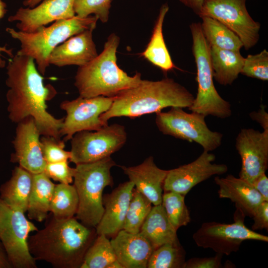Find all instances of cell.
Returning a JSON list of instances; mask_svg holds the SVG:
<instances>
[{
  "mask_svg": "<svg viewBox=\"0 0 268 268\" xmlns=\"http://www.w3.org/2000/svg\"><path fill=\"white\" fill-rule=\"evenodd\" d=\"M6 69L9 119L17 124L32 117L41 135L60 138L64 118L57 119L51 115L47 105L57 92L52 85L44 84V77L34 60L16 54L9 60Z\"/></svg>",
  "mask_w": 268,
  "mask_h": 268,
  "instance_id": "cell-1",
  "label": "cell"
},
{
  "mask_svg": "<svg viewBox=\"0 0 268 268\" xmlns=\"http://www.w3.org/2000/svg\"><path fill=\"white\" fill-rule=\"evenodd\" d=\"M94 228L75 217L60 219L53 216L44 228L29 237L30 253L36 260L46 261L54 268H80L97 235Z\"/></svg>",
  "mask_w": 268,
  "mask_h": 268,
  "instance_id": "cell-2",
  "label": "cell"
},
{
  "mask_svg": "<svg viewBox=\"0 0 268 268\" xmlns=\"http://www.w3.org/2000/svg\"><path fill=\"white\" fill-rule=\"evenodd\" d=\"M195 97L174 79L141 80L136 86L114 97L110 109L100 116L105 123L114 117L135 118L158 113L167 107L189 108Z\"/></svg>",
  "mask_w": 268,
  "mask_h": 268,
  "instance_id": "cell-3",
  "label": "cell"
},
{
  "mask_svg": "<svg viewBox=\"0 0 268 268\" xmlns=\"http://www.w3.org/2000/svg\"><path fill=\"white\" fill-rule=\"evenodd\" d=\"M119 43L120 38L115 33L111 34L103 51L86 65L79 67L74 85L80 96L115 97L140 82V73L137 72L130 76L117 65L116 52Z\"/></svg>",
  "mask_w": 268,
  "mask_h": 268,
  "instance_id": "cell-4",
  "label": "cell"
},
{
  "mask_svg": "<svg viewBox=\"0 0 268 268\" xmlns=\"http://www.w3.org/2000/svg\"><path fill=\"white\" fill-rule=\"evenodd\" d=\"M98 18L89 15L82 18L75 15L67 19L55 21L49 26H42L32 32L7 27L6 31L20 43L16 54L33 58L42 75L49 66V57L53 50L70 37L86 30L95 29Z\"/></svg>",
  "mask_w": 268,
  "mask_h": 268,
  "instance_id": "cell-5",
  "label": "cell"
},
{
  "mask_svg": "<svg viewBox=\"0 0 268 268\" xmlns=\"http://www.w3.org/2000/svg\"><path fill=\"white\" fill-rule=\"evenodd\" d=\"M116 165L110 156L74 168L73 185L79 201L75 217L87 227L95 228L103 215V192L113 184L111 169Z\"/></svg>",
  "mask_w": 268,
  "mask_h": 268,
  "instance_id": "cell-6",
  "label": "cell"
},
{
  "mask_svg": "<svg viewBox=\"0 0 268 268\" xmlns=\"http://www.w3.org/2000/svg\"><path fill=\"white\" fill-rule=\"evenodd\" d=\"M190 27L193 42V53L197 67L198 92L189 109L205 117L211 115L220 119L227 118L232 114L231 106L220 96L215 87L210 57V46L202 32L201 23H192Z\"/></svg>",
  "mask_w": 268,
  "mask_h": 268,
  "instance_id": "cell-7",
  "label": "cell"
},
{
  "mask_svg": "<svg viewBox=\"0 0 268 268\" xmlns=\"http://www.w3.org/2000/svg\"><path fill=\"white\" fill-rule=\"evenodd\" d=\"M24 213L0 198V241L12 268H36L28 240L29 234L38 229Z\"/></svg>",
  "mask_w": 268,
  "mask_h": 268,
  "instance_id": "cell-8",
  "label": "cell"
},
{
  "mask_svg": "<svg viewBox=\"0 0 268 268\" xmlns=\"http://www.w3.org/2000/svg\"><path fill=\"white\" fill-rule=\"evenodd\" d=\"M205 117L196 112L187 113L182 108L171 107L167 112L157 113L155 123L163 134L195 142L210 152L221 145L223 134L210 130Z\"/></svg>",
  "mask_w": 268,
  "mask_h": 268,
  "instance_id": "cell-9",
  "label": "cell"
},
{
  "mask_svg": "<svg viewBox=\"0 0 268 268\" xmlns=\"http://www.w3.org/2000/svg\"><path fill=\"white\" fill-rule=\"evenodd\" d=\"M127 139L125 127L117 124L107 125L94 132H78L70 139L69 161L76 165L110 157L124 146Z\"/></svg>",
  "mask_w": 268,
  "mask_h": 268,
  "instance_id": "cell-10",
  "label": "cell"
},
{
  "mask_svg": "<svg viewBox=\"0 0 268 268\" xmlns=\"http://www.w3.org/2000/svg\"><path fill=\"white\" fill-rule=\"evenodd\" d=\"M231 224L215 221L203 223L194 233L193 239L199 247L211 249L216 254L227 256L237 252L244 241L268 242L267 236L247 227L244 220L236 219Z\"/></svg>",
  "mask_w": 268,
  "mask_h": 268,
  "instance_id": "cell-11",
  "label": "cell"
},
{
  "mask_svg": "<svg viewBox=\"0 0 268 268\" xmlns=\"http://www.w3.org/2000/svg\"><path fill=\"white\" fill-rule=\"evenodd\" d=\"M246 2V0H204L199 16L211 17L224 24L248 50L259 41L261 25L251 17Z\"/></svg>",
  "mask_w": 268,
  "mask_h": 268,
  "instance_id": "cell-12",
  "label": "cell"
},
{
  "mask_svg": "<svg viewBox=\"0 0 268 268\" xmlns=\"http://www.w3.org/2000/svg\"><path fill=\"white\" fill-rule=\"evenodd\" d=\"M114 99V97L103 96L89 98L79 96L61 102L60 107L67 115L60 130L61 136H64V140L67 141L78 132L97 131L107 125L100 116L110 109Z\"/></svg>",
  "mask_w": 268,
  "mask_h": 268,
  "instance_id": "cell-13",
  "label": "cell"
},
{
  "mask_svg": "<svg viewBox=\"0 0 268 268\" xmlns=\"http://www.w3.org/2000/svg\"><path fill=\"white\" fill-rule=\"evenodd\" d=\"M215 156L208 151L202 153L194 161L168 170L164 180V192L171 191L186 196L197 184L214 175L225 173L228 167L213 163Z\"/></svg>",
  "mask_w": 268,
  "mask_h": 268,
  "instance_id": "cell-14",
  "label": "cell"
},
{
  "mask_svg": "<svg viewBox=\"0 0 268 268\" xmlns=\"http://www.w3.org/2000/svg\"><path fill=\"white\" fill-rule=\"evenodd\" d=\"M236 148L241 159L239 177L251 184L268 168V131L242 129L236 139Z\"/></svg>",
  "mask_w": 268,
  "mask_h": 268,
  "instance_id": "cell-15",
  "label": "cell"
},
{
  "mask_svg": "<svg viewBox=\"0 0 268 268\" xmlns=\"http://www.w3.org/2000/svg\"><path fill=\"white\" fill-rule=\"evenodd\" d=\"M41 134L32 117L17 123L12 141L14 152L10 161L34 174L43 172L46 165L40 143Z\"/></svg>",
  "mask_w": 268,
  "mask_h": 268,
  "instance_id": "cell-16",
  "label": "cell"
},
{
  "mask_svg": "<svg viewBox=\"0 0 268 268\" xmlns=\"http://www.w3.org/2000/svg\"><path fill=\"white\" fill-rule=\"evenodd\" d=\"M74 0H43L33 8L21 7L8 17L9 22H17L18 30L32 32L42 26L60 19H67L75 15Z\"/></svg>",
  "mask_w": 268,
  "mask_h": 268,
  "instance_id": "cell-17",
  "label": "cell"
},
{
  "mask_svg": "<svg viewBox=\"0 0 268 268\" xmlns=\"http://www.w3.org/2000/svg\"><path fill=\"white\" fill-rule=\"evenodd\" d=\"M214 182L219 187V197L229 199L235 204L236 210L234 219L244 220L246 216L252 218L264 201L252 184L240 177L232 175L225 177L216 176Z\"/></svg>",
  "mask_w": 268,
  "mask_h": 268,
  "instance_id": "cell-18",
  "label": "cell"
},
{
  "mask_svg": "<svg viewBox=\"0 0 268 268\" xmlns=\"http://www.w3.org/2000/svg\"><path fill=\"white\" fill-rule=\"evenodd\" d=\"M134 184L130 181L120 184L109 194L103 197V215L95 228L97 235L114 237L123 230Z\"/></svg>",
  "mask_w": 268,
  "mask_h": 268,
  "instance_id": "cell-19",
  "label": "cell"
},
{
  "mask_svg": "<svg viewBox=\"0 0 268 268\" xmlns=\"http://www.w3.org/2000/svg\"><path fill=\"white\" fill-rule=\"evenodd\" d=\"M94 29L86 30L59 45L50 54L49 64L59 67L70 65L81 67L93 60L98 56L92 39Z\"/></svg>",
  "mask_w": 268,
  "mask_h": 268,
  "instance_id": "cell-20",
  "label": "cell"
},
{
  "mask_svg": "<svg viewBox=\"0 0 268 268\" xmlns=\"http://www.w3.org/2000/svg\"><path fill=\"white\" fill-rule=\"evenodd\" d=\"M135 189L145 196L153 205L161 204L163 185L168 170L158 167L150 156L134 166H121Z\"/></svg>",
  "mask_w": 268,
  "mask_h": 268,
  "instance_id": "cell-21",
  "label": "cell"
},
{
  "mask_svg": "<svg viewBox=\"0 0 268 268\" xmlns=\"http://www.w3.org/2000/svg\"><path fill=\"white\" fill-rule=\"evenodd\" d=\"M117 261L123 268H146L154 249L140 233L122 230L110 240Z\"/></svg>",
  "mask_w": 268,
  "mask_h": 268,
  "instance_id": "cell-22",
  "label": "cell"
},
{
  "mask_svg": "<svg viewBox=\"0 0 268 268\" xmlns=\"http://www.w3.org/2000/svg\"><path fill=\"white\" fill-rule=\"evenodd\" d=\"M33 181V174L18 166L10 178L0 187V198L11 207L27 212Z\"/></svg>",
  "mask_w": 268,
  "mask_h": 268,
  "instance_id": "cell-23",
  "label": "cell"
},
{
  "mask_svg": "<svg viewBox=\"0 0 268 268\" xmlns=\"http://www.w3.org/2000/svg\"><path fill=\"white\" fill-rule=\"evenodd\" d=\"M177 231L160 204L152 206L139 233L149 242L154 250L164 244L179 242Z\"/></svg>",
  "mask_w": 268,
  "mask_h": 268,
  "instance_id": "cell-24",
  "label": "cell"
},
{
  "mask_svg": "<svg viewBox=\"0 0 268 268\" xmlns=\"http://www.w3.org/2000/svg\"><path fill=\"white\" fill-rule=\"evenodd\" d=\"M210 57L213 79L223 85L232 84L241 73L244 64L245 58L240 51L211 46Z\"/></svg>",
  "mask_w": 268,
  "mask_h": 268,
  "instance_id": "cell-25",
  "label": "cell"
},
{
  "mask_svg": "<svg viewBox=\"0 0 268 268\" xmlns=\"http://www.w3.org/2000/svg\"><path fill=\"white\" fill-rule=\"evenodd\" d=\"M168 10L167 3L161 5L150 40L145 50L141 54L149 62L164 71L176 67L167 48L163 34V24Z\"/></svg>",
  "mask_w": 268,
  "mask_h": 268,
  "instance_id": "cell-26",
  "label": "cell"
},
{
  "mask_svg": "<svg viewBox=\"0 0 268 268\" xmlns=\"http://www.w3.org/2000/svg\"><path fill=\"white\" fill-rule=\"evenodd\" d=\"M55 186L44 172L33 174L27 210L30 219L40 222L48 217Z\"/></svg>",
  "mask_w": 268,
  "mask_h": 268,
  "instance_id": "cell-27",
  "label": "cell"
},
{
  "mask_svg": "<svg viewBox=\"0 0 268 268\" xmlns=\"http://www.w3.org/2000/svg\"><path fill=\"white\" fill-rule=\"evenodd\" d=\"M201 18V30L210 47L236 51L243 47L239 37L224 24L211 17Z\"/></svg>",
  "mask_w": 268,
  "mask_h": 268,
  "instance_id": "cell-28",
  "label": "cell"
},
{
  "mask_svg": "<svg viewBox=\"0 0 268 268\" xmlns=\"http://www.w3.org/2000/svg\"><path fill=\"white\" fill-rule=\"evenodd\" d=\"M78 197L74 185H55L50 206L53 216L60 219L74 217L78 207Z\"/></svg>",
  "mask_w": 268,
  "mask_h": 268,
  "instance_id": "cell-29",
  "label": "cell"
},
{
  "mask_svg": "<svg viewBox=\"0 0 268 268\" xmlns=\"http://www.w3.org/2000/svg\"><path fill=\"white\" fill-rule=\"evenodd\" d=\"M97 235L84 255L81 268H108L117 260L107 236Z\"/></svg>",
  "mask_w": 268,
  "mask_h": 268,
  "instance_id": "cell-30",
  "label": "cell"
},
{
  "mask_svg": "<svg viewBox=\"0 0 268 268\" xmlns=\"http://www.w3.org/2000/svg\"><path fill=\"white\" fill-rule=\"evenodd\" d=\"M186 252L179 242L164 244L155 249L147 268H184Z\"/></svg>",
  "mask_w": 268,
  "mask_h": 268,
  "instance_id": "cell-31",
  "label": "cell"
},
{
  "mask_svg": "<svg viewBox=\"0 0 268 268\" xmlns=\"http://www.w3.org/2000/svg\"><path fill=\"white\" fill-rule=\"evenodd\" d=\"M151 201L135 188L126 213L123 230L138 233L152 206Z\"/></svg>",
  "mask_w": 268,
  "mask_h": 268,
  "instance_id": "cell-32",
  "label": "cell"
},
{
  "mask_svg": "<svg viewBox=\"0 0 268 268\" xmlns=\"http://www.w3.org/2000/svg\"><path fill=\"white\" fill-rule=\"evenodd\" d=\"M161 205L169 221L176 230L190 222V212L185 202V196L171 191L164 192Z\"/></svg>",
  "mask_w": 268,
  "mask_h": 268,
  "instance_id": "cell-33",
  "label": "cell"
},
{
  "mask_svg": "<svg viewBox=\"0 0 268 268\" xmlns=\"http://www.w3.org/2000/svg\"><path fill=\"white\" fill-rule=\"evenodd\" d=\"M112 0H74L73 10L77 16L84 18L94 14L103 23L109 19Z\"/></svg>",
  "mask_w": 268,
  "mask_h": 268,
  "instance_id": "cell-34",
  "label": "cell"
},
{
  "mask_svg": "<svg viewBox=\"0 0 268 268\" xmlns=\"http://www.w3.org/2000/svg\"><path fill=\"white\" fill-rule=\"evenodd\" d=\"M241 74L263 81L268 80V52L264 49L244 59Z\"/></svg>",
  "mask_w": 268,
  "mask_h": 268,
  "instance_id": "cell-35",
  "label": "cell"
},
{
  "mask_svg": "<svg viewBox=\"0 0 268 268\" xmlns=\"http://www.w3.org/2000/svg\"><path fill=\"white\" fill-rule=\"evenodd\" d=\"M41 149L47 163H55L69 160L71 152L65 150V144L60 138L42 135L40 138Z\"/></svg>",
  "mask_w": 268,
  "mask_h": 268,
  "instance_id": "cell-36",
  "label": "cell"
},
{
  "mask_svg": "<svg viewBox=\"0 0 268 268\" xmlns=\"http://www.w3.org/2000/svg\"><path fill=\"white\" fill-rule=\"evenodd\" d=\"M43 172L50 179L60 183L70 184L73 180L74 168L69 167L67 160L47 163Z\"/></svg>",
  "mask_w": 268,
  "mask_h": 268,
  "instance_id": "cell-37",
  "label": "cell"
},
{
  "mask_svg": "<svg viewBox=\"0 0 268 268\" xmlns=\"http://www.w3.org/2000/svg\"><path fill=\"white\" fill-rule=\"evenodd\" d=\"M222 255L206 258H193L185 262L184 268H222Z\"/></svg>",
  "mask_w": 268,
  "mask_h": 268,
  "instance_id": "cell-38",
  "label": "cell"
},
{
  "mask_svg": "<svg viewBox=\"0 0 268 268\" xmlns=\"http://www.w3.org/2000/svg\"><path fill=\"white\" fill-rule=\"evenodd\" d=\"M252 218L254 221L252 230L264 229L268 230V201H264L260 205Z\"/></svg>",
  "mask_w": 268,
  "mask_h": 268,
  "instance_id": "cell-39",
  "label": "cell"
},
{
  "mask_svg": "<svg viewBox=\"0 0 268 268\" xmlns=\"http://www.w3.org/2000/svg\"><path fill=\"white\" fill-rule=\"evenodd\" d=\"M251 184L262 196L264 201H268V178L266 173L258 176Z\"/></svg>",
  "mask_w": 268,
  "mask_h": 268,
  "instance_id": "cell-40",
  "label": "cell"
},
{
  "mask_svg": "<svg viewBox=\"0 0 268 268\" xmlns=\"http://www.w3.org/2000/svg\"><path fill=\"white\" fill-rule=\"evenodd\" d=\"M266 107L263 105L257 112H253L250 116L253 120L259 123L264 131H268V113L266 110Z\"/></svg>",
  "mask_w": 268,
  "mask_h": 268,
  "instance_id": "cell-41",
  "label": "cell"
},
{
  "mask_svg": "<svg viewBox=\"0 0 268 268\" xmlns=\"http://www.w3.org/2000/svg\"><path fill=\"white\" fill-rule=\"evenodd\" d=\"M7 11L6 4L2 0H0V19L4 17ZM2 53L6 54L10 58H12L14 55L12 53V49H8L6 45L3 47L0 46V68L4 67L6 64L5 61L2 59L3 56Z\"/></svg>",
  "mask_w": 268,
  "mask_h": 268,
  "instance_id": "cell-42",
  "label": "cell"
},
{
  "mask_svg": "<svg viewBox=\"0 0 268 268\" xmlns=\"http://www.w3.org/2000/svg\"><path fill=\"white\" fill-rule=\"evenodd\" d=\"M185 6L191 8L197 15H199L204 0H179Z\"/></svg>",
  "mask_w": 268,
  "mask_h": 268,
  "instance_id": "cell-43",
  "label": "cell"
},
{
  "mask_svg": "<svg viewBox=\"0 0 268 268\" xmlns=\"http://www.w3.org/2000/svg\"><path fill=\"white\" fill-rule=\"evenodd\" d=\"M12 268L0 241V268Z\"/></svg>",
  "mask_w": 268,
  "mask_h": 268,
  "instance_id": "cell-44",
  "label": "cell"
},
{
  "mask_svg": "<svg viewBox=\"0 0 268 268\" xmlns=\"http://www.w3.org/2000/svg\"><path fill=\"white\" fill-rule=\"evenodd\" d=\"M43 0H24L22 3L25 6L33 8L39 4Z\"/></svg>",
  "mask_w": 268,
  "mask_h": 268,
  "instance_id": "cell-45",
  "label": "cell"
}]
</instances>
